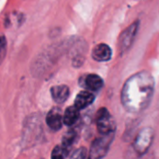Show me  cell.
Masks as SVG:
<instances>
[{"label": "cell", "instance_id": "4fadbf2b", "mask_svg": "<svg viewBox=\"0 0 159 159\" xmlns=\"http://www.w3.org/2000/svg\"><path fill=\"white\" fill-rule=\"evenodd\" d=\"M69 152L61 145H57L52 153H51V159H65V157L68 156Z\"/></svg>", "mask_w": 159, "mask_h": 159}, {"label": "cell", "instance_id": "9c48e42d", "mask_svg": "<svg viewBox=\"0 0 159 159\" xmlns=\"http://www.w3.org/2000/svg\"><path fill=\"white\" fill-rule=\"evenodd\" d=\"M94 101V95L89 91H81L75 98V106L78 110H82L90 105Z\"/></svg>", "mask_w": 159, "mask_h": 159}, {"label": "cell", "instance_id": "ba28073f", "mask_svg": "<svg viewBox=\"0 0 159 159\" xmlns=\"http://www.w3.org/2000/svg\"><path fill=\"white\" fill-rule=\"evenodd\" d=\"M51 96L57 103H63L69 97V88L65 85L54 86L50 89Z\"/></svg>", "mask_w": 159, "mask_h": 159}, {"label": "cell", "instance_id": "30bf717a", "mask_svg": "<svg viewBox=\"0 0 159 159\" xmlns=\"http://www.w3.org/2000/svg\"><path fill=\"white\" fill-rule=\"evenodd\" d=\"M84 84H85L86 88H88L91 91H97L102 88L103 80L98 75L91 74V75H88L85 77Z\"/></svg>", "mask_w": 159, "mask_h": 159}, {"label": "cell", "instance_id": "8992f818", "mask_svg": "<svg viewBox=\"0 0 159 159\" xmlns=\"http://www.w3.org/2000/svg\"><path fill=\"white\" fill-rule=\"evenodd\" d=\"M46 122L48 128L54 131L59 130L63 123V116L61 115V112L58 108H54L50 110L46 117Z\"/></svg>", "mask_w": 159, "mask_h": 159}, {"label": "cell", "instance_id": "3957f363", "mask_svg": "<svg viewBox=\"0 0 159 159\" xmlns=\"http://www.w3.org/2000/svg\"><path fill=\"white\" fill-rule=\"evenodd\" d=\"M139 27H140V21L135 20L133 23H131L128 28H126L122 32L118 39V48L120 53L123 54L130 48L138 34Z\"/></svg>", "mask_w": 159, "mask_h": 159}, {"label": "cell", "instance_id": "8fae6325", "mask_svg": "<svg viewBox=\"0 0 159 159\" xmlns=\"http://www.w3.org/2000/svg\"><path fill=\"white\" fill-rule=\"evenodd\" d=\"M79 118V110L75 106L68 107L63 115V124L71 127L76 123Z\"/></svg>", "mask_w": 159, "mask_h": 159}, {"label": "cell", "instance_id": "5b68a950", "mask_svg": "<svg viewBox=\"0 0 159 159\" xmlns=\"http://www.w3.org/2000/svg\"><path fill=\"white\" fill-rule=\"evenodd\" d=\"M97 128L102 135H107L115 132V121L107 109L102 108L97 115Z\"/></svg>", "mask_w": 159, "mask_h": 159}, {"label": "cell", "instance_id": "277c9868", "mask_svg": "<svg viewBox=\"0 0 159 159\" xmlns=\"http://www.w3.org/2000/svg\"><path fill=\"white\" fill-rule=\"evenodd\" d=\"M153 140H154L153 129H151V128L143 129L138 133V135L134 141L133 147L138 154L143 155L148 151V149L152 145Z\"/></svg>", "mask_w": 159, "mask_h": 159}, {"label": "cell", "instance_id": "9a60e30c", "mask_svg": "<svg viewBox=\"0 0 159 159\" xmlns=\"http://www.w3.org/2000/svg\"><path fill=\"white\" fill-rule=\"evenodd\" d=\"M7 50V41L4 36H0V62L5 57Z\"/></svg>", "mask_w": 159, "mask_h": 159}, {"label": "cell", "instance_id": "7a4b0ae2", "mask_svg": "<svg viewBox=\"0 0 159 159\" xmlns=\"http://www.w3.org/2000/svg\"><path fill=\"white\" fill-rule=\"evenodd\" d=\"M115 132L102 135V137L97 138L91 144L89 153V159H102L106 156L108 153L109 147L114 140Z\"/></svg>", "mask_w": 159, "mask_h": 159}, {"label": "cell", "instance_id": "7c38bea8", "mask_svg": "<svg viewBox=\"0 0 159 159\" xmlns=\"http://www.w3.org/2000/svg\"><path fill=\"white\" fill-rule=\"evenodd\" d=\"M76 138H77V133L75 130L74 129H70L68 130L63 138H62V141H61V146L64 147L68 152H70V150L72 149L74 143H75L76 141Z\"/></svg>", "mask_w": 159, "mask_h": 159}, {"label": "cell", "instance_id": "5bb4252c", "mask_svg": "<svg viewBox=\"0 0 159 159\" xmlns=\"http://www.w3.org/2000/svg\"><path fill=\"white\" fill-rule=\"evenodd\" d=\"M70 159H89V154L86 150V148L81 147L74 152Z\"/></svg>", "mask_w": 159, "mask_h": 159}, {"label": "cell", "instance_id": "52a82bcc", "mask_svg": "<svg viewBox=\"0 0 159 159\" xmlns=\"http://www.w3.org/2000/svg\"><path fill=\"white\" fill-rule=\"evenodd\" d=\"M91 56L97 61H107L112 58V49L107 44L102 43L93 48Z\"/></svg>", "mask_w": 159, "mask_h": 159}, {"label": "cell", "instance_id": "6da1fadb", "mask_svg": "<svg viewBox=\"0 0 159 159\" xmlns=\"http://www.w3.org/2000/svg\"><path fill=\"white\" fill-rule=\"evenodd\" d=\"M155 88L153 75L143 71L130 76L121 91V101L124 107L131 113L144 110L151 102Z\"/></svg>", "mask_w": 159, "mask_h": 159}]
</instances>
